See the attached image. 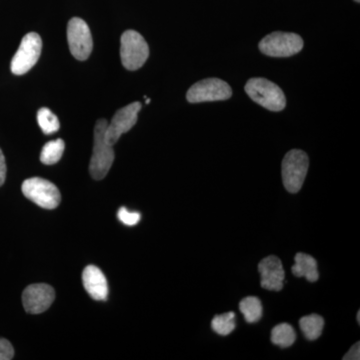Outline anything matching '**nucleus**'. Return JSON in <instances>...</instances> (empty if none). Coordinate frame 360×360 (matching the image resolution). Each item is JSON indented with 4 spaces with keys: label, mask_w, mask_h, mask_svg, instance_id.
Returning a JSON list of instances; mask_svg holds the SVG:
<instances>
[{
    "label": "nucleus",
    "mask_w": 360,
    "mask_h": 360,
    "mask_svg": "<svg viewBox=\"0 0 360 360\" xmlns=\"http://www.w3.org/2000/svg\"><path fill=\"white\" fill-rule=\"evenodd\" d=\"M108 123L105 120H99L94 127V150L90 160L89 172L96 180L103 179L108 175L115 158L112 146L105 141Z\"/></svg>",
    "instance_id": "1"
},
{
    "label": "nucleus",
    "mask_w": 360,
    "mask_h": 360,
    "mask_svg": "<svg viewBox=\"0 0 360 360\" xmlns=\"http://www.w3.org/2000/svg\"><path fill=\"white\" fill-rule=\"evenodd\" d=\"M245 91L253 101L270 111L285 108L286 99L283 90L265 78H251L245 85Z\"/></svg>",
    "instance_id": "2"
},
{
    "label": "nucleus",
    "mask_w": 360,
    "mask_h": 360,
    "mask_svg": "<svg viewBox=\"0 0 360 360\" xmlns=\"http://www.w3.org/2000/svg\"><path fill=\"white\" fill-rule=\"evenodd\" d=\"M309 156L304 151L292 149L288 151L283 160V181L286 191L296 193L302 189L309 172Z\"/></svg>",
    "instance_id": "3"
},
{
    "label": "nucleus",
    "mask_w": 360,
    "mask_h": 360,
    "mask_svg": "<svg viewBox=\"0 0 360 360\" xmlns=\"http://www.w3.org/2000/svg\"><path fill=\"white\" fill-rule=\"evenodd\" d=\"M149 56L148 42L135 30H127L120 39V58L122 65L129 70H137L146 63Z\"/></svg>",
    "instance_id": "4"
},
{
    "label": "nucleus",
    "mask_w": 360,
    "mask_h": 360,
    "mask_svg": "<svg viewBox=\"0 0 360 360\" xmlns=\"http://www.w3.org/2000/svg\"><path fill=\"white\" fill-rule=\"evenodd\" d=\"M303 49V39L296 33L272 32L259 42V49L271 58H290Z\"/></svg>",
    "instance_id": "5"
},
{
    "label": "nucleus",
    "mask_w": 360,
    "mask_h": 360,
    "mask_svg": "<svg viewBox=\"0 0 360 360\" xmlns=\"http://www.w3.org/2000/svg\"><path fill=\"white\" fill-rule=\"evenodd\" d=\"M21 189L26 198L44 210H54L60 203L58 187L49 180L32 177L25 180Z\"/></svg>",
    "instance_id": "6"
},
{
    "label": "nucleus",
    "mask_w": 360,
    "mask_h": 360,
    "mask_svg": "<svg viewBox=\"0 0 360 360\" xmlns=\"http://www.w3.org/2000/svg\"><path fill=\"white\" fill-rule=\"evenodd\" d=\"M42 49V40L37 32H30L21 40L20 47L11 60V72L22 75L37 65Z\"/></svg>",
    "instance_id": "7"
},
{
    "label": "nucleus",
    "mask_w": 360,
    "mask_h": 360,
    "mask_svg": "<svg viewBox=\"0 0 360 360\" xmlns=\"http://www.w3.org/2000/svg\"><path fill=\"white\" fill-rule=\"evenodd\" d=\"M231 96L232 89L227 82L219 78H206L196 82L188 89L186 99L191 103H200L227 101Z\"/></svg>",
    "instance_id": "8"
},
{
    "label": "nucleus",
    "mask_w": 360,
    "mask_h": 360,
    "mask_svg": "<svg viewBox=\"0 0 360 360\" xmlns=\"http://www.w3.org/2000/svg\"><path fill=\"white\" fill-rule=\"evenodd\" d=\"M68 40L71 54L77 60H86L94 49L91 32L87 23L79 18H71L68 26Z\"/></svg>",
    "instance_id": "9"
},
{
    "label": "nucleus",
    "mask_w": 360,
    "mask_h": 360,
    "mask_svg": "<svg viewBox=\"0 0 360 360\" xmlns=\"http://www.w3.org/2000/svg\"><path fill=\"white\" fill-rule=\"evenodd\" d=\"M141 110V103H132L116 111L105 129V141L108 143L115 146L122 134L129 132L136 124Z\"/></svg>",
    "instance_id": "10"
},
{
    "label": "nucleus",
    "mask_w": 360,
    "mask_h": 360,
    "mask_svg": "<svg viewBox=\"0 0 360 360\" xmlns=\"http://www.w3.org/2000/svg\"><path fill=\"white\" fill-rule=\"evenodd\" d=\"M56 300V291L49 284H30L22 293V303L25 311L39 314L46 311Z\"/></svg>",
    "instance_id": "11"
},
{
    "label": "nucleus",
    "mask_w": 360,
    "mask_h": 360,
    "mask_svg": "<svg viewBox=\"0 0 360 360\" xmlns=\"http://www.w3.org/2000/svg\"><path fill=\"white\" fill-rule=\"evenodd\" d=\"M258 271L262 276V288L271 291H281L284 283V271L283 262L278 257L270 255L264 258L258 264Z\"/></svg>",
    "instance_id": "12"
},
{
    "label": "nucleus",
    "mask_w": 360,
    "mask_h": 360,
    "mask_svg": "<svg viewBox=\"0 0 360 360\" xmlns=\"http://www.w3.org/2000/svg\"><path fill=\"white\" fill-rule=\"evenodd\" d=\"M82 283L85 290L94 300H106L108 295V284L101 269L96 265L85 267L82 274Z\"/></svg>",
    "instance_id": "13"
},
{
    "label": "nucleus",
    "mask_w": 360,
    "mask_h": 360,
    "mask_svg": "<svg viewBox=\"0 0 360 360\" xmlns=\"http://www.w3.org/2000/svg\"><path fill=\"white\" fill-rule=\"evenodd\" d=\"M295 264L291 267V271L296 277H305L310 283L319 281V274L317 262L314 257L305 253L300 252L295 255Z\"/></svg>",
    "instance_id": "14"
},
{
    "label": "nucleus",
    "mask_w": 360,
    "mask_h": 360,
    "mask_svg": "<svg viewBox=\"0 0 360 360\" xmlns=\"http://www.w3.org/2000/svg\"><path fill=\"white\" fill-rule=\"evenodd\" d=\"M300 326L307 340H316L323 330L324 319L319 314L307 315L300 319Z\"/></svg>",
    "instance_id": "15"
},
{
    "label": "nucleus",
    "mask_w": 360,
    "mask_h": 360,
    "mask_svg": "<svg viewBox=\"0 0 360 360\" xmlns=\"http://www.w3.org/2000/svg\"><path fill=\"white\" fill-rule=\"evenodd\" d=\"M65 148V143L63 139L47 142L40 153V161L46 165H56L63 158Z\"/></svg>",
    "instance_id": "16"
},
{
    "label": "nucleus",
    "mask_w": 360,
    "mask_h": 360,
    "mask_svg": "<svg viewBox=\"0 0 360 360\" xmlns=\"http://www.w3.org/2000/svg\"><path fill=\"white\" fill-rule=\"evenodd\" d=\"M239 309L245 316L248 323H255L259 321L262 316V302L255 296H248L243 298L239 303Z\"/></svg>",
    "instance_id": "17"
},
{
    "label": "nucleus",
    "mask_w": 360,
    "mask_h": 360,
    "mask_svg": "<svg viewBox=\"0 0 360 360\" xmlns=\"http://www.w3.org/2000/svg\"><path fill=\"white\" fill-rule=\"evenodd\" d=\"M296 333L292 326L288 323H281L272 329L271 342L281 348L291 347L295 342Z\"/></svg>",
    "instance_id": "18"
},
{
    "label": "nucleus",
    "mask_w": 360,
    "mask_h": 360,
    "mask_svg": "<svg viewBox=\"0 0 360 360\" xmlns=\"http://www.w3.org/2000/svg\"><path fill=\"white\" fill-rule=\"evenodd\" d=\"M37 122L44 134H54L60 127L58 116L46 108H40L37 112Z\"/></svg>",
    "instance_id": "19"
},
{
    "label": "nucleus",
    "mask_w": 360,
    "mask_h": 360,
    "mask_svg": "<svg viewBox=\"0 0 360 360\" xmlns=\"http://www.w3.org/2000/svg\"><path fill=\"white\" fill-rule=\"evenodd\" d=\"M236 314L234 312H227V314L217 315L212 321V328L219 335H231L236 328V321H234Z\"/></svg>",
    "instance_id": "20"
},
{
    "label": "nucleus",
    "mask_w": 360,
    "mask_h": 360,
    "mask_svg": "<svg viewBox=\"0 0 360 360\" xmlns=\"http://www.w3.org/2000/svg\"><path fill=\"white\" fill-rule=\"evenodd\" d=\"M117 217L123 224L127 225V226H134L139 224L141 215L139 212H129L125 207H120L117 212Z\"/></svg>",
    "instance_id": "21"
},
{
    "label": "nucleus",
    "mask_w": 360,
    "mask_h": 360,
    "mask_svg": "<svg viewBox=\"0 0 360 360\" xmlns=\"http://www.w3.org/2000/svg\"><path fill=\"white\" fill-rule=\"evenodd\" d=\"M14 356V349L11 343L4 338H0V360H11Z\"/></svg>",
    "instance_id": "22"
},
{
    "label": "nucleus",
    "mask_w": 360,
    "mask_h": 360,
    "mask_svg": "<svg viewBox=\"0 0 360 360\" xmlns=\"http://www.w3.org/2000/svg\"><path fill=\"white\" fill-rule=\"evenodd\" d=\"M360 359V343L357 342L352 347L343 357V360H359Z\"/></svg>",
    "instance_id": "23"
},
{
    "label": "nucleus",
    "mask_w": 360,
    "mask_h": 360,
    "mask_svg": "<svg viewBox=\"0 0 360 360\" xmlns=\"http://www.w3.org/2000/svg\"><path fill=\"white\" fill-rule=\"evenodd\" d=\"M6 179V162L4 153L0 149V186H4Z\"/></svg>",
    "instance_id": "24"
},
{
    "label": "nucleus",
    "mask_w": 360,
    "mask_h": 360,
    "mask_svg": "<svg viewBox=\"0 0 360 360\" xmlns=\"http://www.w3.org/2000/svg\"><path fill=\"white\" fill-rule=\"evenodd\" d=\"M359 315H360V311L357 312V321H359V323L360 322V317H359Z\"/></svg>",
    "instance_id": "25"
},
{
    "label": "nucleus",
    "mask_w": 360,
    "mask_h": 360,
    "mask_svg": "<svg viewBox=\"0 0 360 360\" xmlns=\"http://www.w3.org/2000/svg\"><path fill=\"white\" fill-rule=\"evenodd\" d=\"M146 104L150 103V99L148 98L146 101Z\"/></svg>",
    "instance_id": "26"
},
{
    "label": "nucleus",
    "mask_w": 360,
    "mask_h": 360,
    "mask_svg": "<svg viewBox=\"0 0 360 360\" xmlns=\"http://www.w3.org/2000/svg\"><path fill=\"white\" fill-rule=\"evenodd\" d=\"M355 2H357V4H359L360 0H354Z\"/></svg>",
    "instance_id": "27"
}]
</instances>
